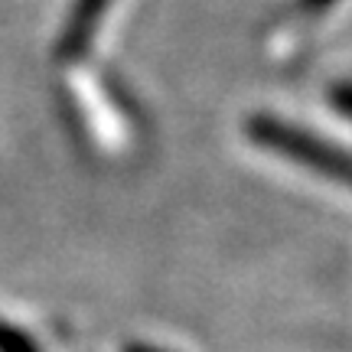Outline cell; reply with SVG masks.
I'll list each match as a JSON object with an SVG mask.
<instances>
[{
	"mask_svg": "<svg viewBox=\"0 0 352 352\" xmlns=\"http://www.w3.org/2000/svg\"><path fill=\"white\" fill-rule=\"evenodd\" d=\"M245 134L264 151L280 153V157H287V160L307 166L314 173L336 179V183H349V153L333 140L310 134L307 127L287 124V121L271 118V114H254L245 124Z\"/></svg>",
	"mask_w": 352,
	"mask_h": 352,
	"instance_id": "6da1fadb",
	"label": "cell"
},
{
	"mask_svg": "<svg viewBox=\"0 0 352 352\" xmlns=\"http://www.w3.org/2000/svg\"><path fill=\"white\" fill-rule=\"evenodd\" d=\"M111 0H76V7L65 20L63 39H59V56L63 59H78L88 50V43L98 33V23Z\"/></svg>",
	"mask_w": 352,
	"mask_h": 352,
	"instance_id": "7a4b0ae2",
	"label": "cell"
},
{
	"mask_svg": "<svg viewBox=\"0 0 352 352\" xmlns=\"http://www.w3.org/2000/svg\"><path fill=\"white\" fill-rule=\"evenodd\" d=\"M0 352H39V349L23 329H16L7 320H0Z\"/></svg>",
	"mask_w": 352,
	"mask_h": 352,
	"instance_id": "3957f363",
	"label": "cell"
}]
</instances>
